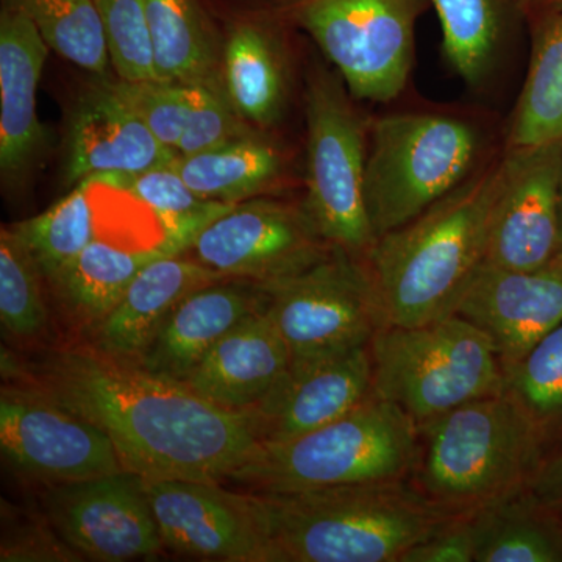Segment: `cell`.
I'll list each match as a JSON object with an SVG mask.
<instances>
[{"label": "cell", "instance_id": "6da1fadb", "mask_svg": "<svg viewBox=\"0 0 562 562\" xmlns=\"http://www.w3.org/2000/svg\"><path fill=\"white\" fill-rule=\"evenodd\" d=\"M40 390L110 436L125 471L144 480H231L262 446L254 409L206 401L187 384L102 351H58Z\"/></svg>", "mask_w": 562, "mask_h": 562}, {"label": "cell", "instance_id": "7a4b0ae2", "mask_svg": "<svg viewBox=\"0 0 562 562\" xmlns=\"http://www.w3.org/2000/svg\"><path fill=\"white\" fill-rule=\"evenodd\" d=\"M506 168L503 150L441 201L376 239L366 262L387 324L419 325L453 313L486 258Z\"/></svg>", "mask_w": 562, "mask_h": 562}, {"label": "cell", "instance_id": "3957f363", "mask_svg": "<svg viewBox=\"0 0 562 562\" xmlns=\"http://www.w3.org/2000/svg\"><path fill=\"white\" fill-rule=\"evenodd\" d=\"M406 482L257 492L273 562H401L460 514Z\"/></svg>", "mask_w": 562, "mask_h": 562}, {"label": "cell", "instance_id": "277c9868", "mask_svg": "<svg viewBox=\"0 0 562 562\" xmlns=\"http://www.w3.org/2000/svg\"><path fill=\"white\" fill-rule=\"evenodd\" d=\"M546 446L524 406L498 392L419 425L413 484L442 508L473 512L528 487Z\"/></svg>", "mask_w": 562, "mask_h": 562}, {"label": "cell", "instance_id": "5b68a950", "mask_svg": "<svg viewBox=\"0 0 562 562\" xmlns=\"http://www.w3.org/2000/svg\"><path fill=\"white\" fill-rule=\"evenodd\" d=\"M419 454V425L372 394L338 419L281 442H265L233 482L255 492H297L402 482Z\"/></svg>", "mask_w": 562, "mask_h": 562}, {"label": "cell", "instance_id": "8992f818", "mask_svg": "<svg viewBox=\"0 0 562 562\" xmlns=\"http://www.w3.org/2000/svg\"><path fill=\"white\" fill-rule=\"evenodd\" d=\"M482 128L435 111L369 121L366 205L376 239L397 231L483 165Z\"/></svg>", "mask_w": 562, "mask_h": 562}, {"label": "cell", "instance_id": "52a82bcc", "mask_svg": "<svg viewBox=\"0 0 562 562\" xmlns=\"http://www.w3.org/2000/svg\"><path fill=\"white\" fill-rule=\"evenodd\" d=\"M369 350L373 394L417 425L505 391V369L490 339L454 313L419 325L386 324Z\"/></svg>", "mask_w": 562, "mask_h": 562}, {"label": "cell", "instance_id": "ba28073f", "mask_svg": "<svg viewBox=\"0 0 562 562\" xmlns=\"http://www.w3.org/2000/svg\"><path fill=\"white\" fill-rule=\"evenodd\" d=\"M330 63L306 69L305 198L303 210L322 238L353 257H369L376 244L366 205L369 121Z\"/></svg>", "mask_w": 562, "mask_h": 562}, {"label": "cell", "instance_id": "9c48e42d", "mask_svg": "<svg viewBox=\"0 0 562 562\" xmlns=\"http://www.w3.org/2000/svg\"><path fill=\"white\" fill-rule=\"evenodd\" d=\"M292 32L305 33L357 101L386 103L405 91L417 21L430 0H260Z\"/></svg>", "mask_w": 562, "mask_h": 562}, {"label": "cell", "instance_id": "30bf717a", "mask_svg": "<svg viewBox=\"0 0 562 562\" xmlns=\"http://www.w3.org/2000/svg\"><path fill=\"white\" fill-rule=\"evenodd\" d=\"M258 286L291 362L369 346L387 324L368 262L336 247L306 271Z\"/></svg>", "mask_w": 562, "mask_h": 562}, {"label": "cell", "instance_id": "8fae6325", "mask_svg": "<svg viewBox=\"0 0 562 562\" xmlns=\"http://www.w3.org/2000/svg\"><path fill=\"white\" fill-rule=\"evenodd\" d=\"M331 249L302 203L261 195L206 225L187 255L225 279L268 284L306 271Z\"/></svg>", "mask_w": 562, "mask_h": 562}, {"label": "cell", "instance_id": "7c38bea8", "mask_svg": "<svg viewBox=\"0 0 562 562\" xmlns=\"http://www.w3.org/2000/svg\"><path fill=\"white\" fill-rule=\"evenodd\" d=\"M0 449L14 468L50 484L124 471L110 436L43 390L3 387Z\"/></svg>", "mask_w": 562, "mask_h": 562}, {"label": "cell", "instance_id": "4fadbf2b", "mask_svg": "<svg viewBox=\"0 0 562 562\" xmlns=\"http://www.w3.org/2000/svg\"><path fill=\"white\" fill-rule=\"evenodd\" d=\"M44 512L61 541L88 560H139L165 547L144 479L125 469L50 484L44 492Z\"/></svg>", "mask_w": 562, "mask_h": 562}, {"label": "cell", "instance_id": "5bb4252c", "mask_svg": "<svg viewBox=\"0 0 562 562\" xmlns=\"http://www.w3.org/2000/svg\"><path fill=\"white\" fill-rule=\"evenodd\" d=\"M162 543L198 560L273 562L260 498L220 482L144 480Z\"/></svg>", "mask_w": 562, "mask_h": 562}, {"label": "cell", "instance_id": "9a60e30c", "mask_svg": "<svg viewBox=\"0 0 562 562\" xmlns=\"http://www.w3.org/2000/svg\"><path fill=\"white\" fill-rule=\"evenodd\" d=\"M222 31V87L247 124L271 132L294 91L291 29L260 0H210Z\"/></svg>", "mask_w": 562, "mask_h": 562}, {"label": "cell", "instance_id": "2e32d148", "mask_svg": "<svg viewBox=\"0 0 562 562\" xmlns=\"http://www.w3.org/2000/svg\"><path fill=\"white\" fill-rule=\"evenodd\" d=\"M505 151L508 168L484 265L535 271L562 251V139Z\"/></svg>", "mask_w": 562, "mask_h": 562}, {"label": "cell", "instance_id": "e0dca14e", "mask_svg": "<svg viewBox=\"0 0 562 562\" xmlns=\"http://www.w3.org/2000/svg\"><path fill=\"white\" fill-rule=\"evenodd\" d=\"M453 313L484 333L508 368L562 322V255L535 271L483 262Z\"/></svg>", "mask_w": 562, "mask_h": 562}, {"label": "cell", "instance_id": "ac0fdd59", "mask_svg": "<svg viewBox=\"0 0 562 562\" xmlns=\"http://www.w3.org/2000/svg\"><path fill=\"white\" fill-rule=\"evenodd\" d=\"M49 46L21 11L0 9V180L21 195L43 168L50 136L36 113V90Z\"/></svg>", "mask_w": 562, "mask_h": 562}, {"label": "cell", "instance_id": "d6986e66", "mask_svg": "<svg viewBox=\"0 0 562 562\" xmlns=\"http://www.w3.org/2000/svg\"><path fill=\"white\" fill-rule=\"evenodd\" d=\"M113 77H95L70 103L65 127L68 184L109 173H136L168 165L179 154L165 146L114 91Z\"/></svg>", "mask_w": 562, "mask_h": 562}, {"label": "cell", "instance_id": "ffe728a7", "mask_svg": "<svg viewBox=\"0 0 562 562\" xmlns=\"http://www.w3.org/2000/svg\"><path fill=\"white\" fill-rule=\"evenodd\" d=\"M373 391L369 346L331 357L291 362L290 371L254 408L262 443L316 430L364 402Z\"/></svg>", "mask_w": 562, "mask_h": 562}, {"label": "cell", "instance_id": "44dd1931", "mask_svg": "<svg viewBox=\"0 0 562 562\" xmlns=\"http://www.w3.org/2000/svg\"><path fill=\"white\" fill-rule=\"evenodd\" d=\"M265 303V292L254 281L222 279L199 288L173 306L135 364L181 383L227 333Z\"/></svg>", "mask_w": 562, "mask_h": 562}, {"label": "cell", "instance_id": "7402d4cb", "mask_svg": "<svg viewBox=\"0 0 562 562\" xmlns=\"http://www.w3.org/2000/svg\"><path fill=\"white\" fill-rule=\"evenodd\" d=\"M291 368V351L262 308L236 325L183 380L224 408H257Z\"/></svg>", "mask_w": 562, "mask_h": 562}, {"label": "cell", "instance_id": "603a6c76", "mask_svg": "<svg viewBox=\"0 0 562 562\" xmlns=\"http://www.w3.org/2000/svg\"><path fill=\"white\" fill-rule=\"evenodd\" d=\"M225 277L190 255H168L149 262L116 305L95 324V349L122 361H138L173 306L192 291Z\"/></svg>", "mask_w": 562, "mask_h": 562}, {"label": "cell", "instance_id": "cb8c5ba5", "mask_svg": "<svg viewBox=\"0 0 562 562\" xmlns=\"http://www.w3.org/2000/svg\"><path fill=\"white\" fill-rule=\"evenodd\" d=\"M157 80L222 87V31L210 0H143Z\"/></svg>", "mask_w": 562, "mask_h": 562}, {"label": "cell", "instance_id": "d4e9b609", "mask_svg": "<svg viewBox=\"0 0 562 562\" xmlns=\"http://www.w3.org/2000/svg\"><path fill=\"white\" fill-rule=\"evenodd\" d=\"M173 166L192 191L228 205L272 195L291 179L290 155L271 132L255 131L214 149L179 155Z\"/></svg>", "mask_w": 562, "mask_h": 562}, {"label": "cell", "instance_id": "484cf974", "mask_svg": "<svg viewBox=\"0 0 562 562\" xmlns=\"http://www.w3.org/2000/svg\"><path fill=\"white\" fill-rule=\"evenodd\" d=\"M469 513L475 562H562V516L527 487Z\"/></svg>", "mask_w": 562, "mask_h": 562}, {"label": "cell", "instance_id": "4316f807", "mask_svg": "<svg viewBox=\"0 0 562 562\" xmlns=\"http://www.w3.org/2000/svg\"><path fill=\"white\" fill-rule=\"evenodd\" d=\"M168 255L181 254L165 238L138 249L98 238L47 281L70 313L98 324L149 262Z\"/></svg>", "mask_w": 562, "mask_h": 562}, {"label": "cell", "instance_id": "83f0119b", "mask_svg": "<svg viewBox=\"0 0 562 562\" xmlns=\"http://www.w3.org/2000/svg\"><path fill=\"white\" fill-rule=\"evenodd\" d=\"M541 16L506 149H527L562 139V7Z\"/></svg>", "mask_w": 562, "mask_h": 562}, {"label": "cell", "instance_id": "f1b7e54d", "mask_svg": "<svg viewBox=\"0 0 562 562\" xmlns=\"http://www.w3.org/2000/svg\"><path fill=\"white\" fill-rule=\"evenodd\" d=\"M173 162L143 172L109 173L94 177V180L110 190L125 192L147 206L160 222L166 241L177 254H187L199 233L232 205L209 201L192 191Z\"/></svg>", "mask_w": 562, "mask_h": 562}, {"label": "cell", "instance_id": "f546056e", "mask_svg": "<svg viewBox=\"0 0 562 562\" xmlns=\"http://www.w3.org/2000/svg\"><path fill=\"white\" fill-rule=\"evenodd\" d=\"M2 5L24 13L66 61L90 76L111 77L109 38L94 0H2Z\"/></svg>", "mask_w": 562, "mask_h": 562}, {"label": "cell", "instance_id": "4dcf8cb0", "mask_svg": "<svg viewBox=\"0 0 562 562\" xmlns=\"http://www.w3.org/2000/svg\"><path fill=\"white\" fill-rule=\"evenodd\" d=\"M442 31V50L469 87L494 69L505 32L503 0H430Z\"/></svg>", "mask_w": 562, "mask_h": 562}, {"label": "cell", "instance_id": "1f68e13d", "mask_svg": "<svg viewBox=\"0 0 562 562\" xmlns=\"http://www.w3.org/2000/svg\"><path fill=\"white\" fill-rule=\"evenodd\" d=\"M92 179L80 181L49 210L11 225L38 262L44 279L61 272L69 262L98 239L92 209Z\"/></svg>", "mask_w": 562, "mask_h": 562}, {"label": "cell", "instance_id": "d6a6232c", "mask_svg": "<svg viewBox=\"0 0 562 562\" xmlns=\"http://www.w3.org/2000/svg\"><path fill=\"white\" fill-rule=\"evenodd\" d=\"M509 392L538 425L547 443L562 436V322L527 355L505 368Z\"/></svg>", "mask_w": 562, "mask_h": 562}, {"label": "cell", "instance_id": "836d02e7", "mask_svg": "<svg viewBox=\"0 0 562 562\" xmlns=\"http://www.w3.org/2000/svg\"><path fill=\"white\" fill-rule=\"evenodd\" d=\"M43 272L16 232H0V322L16 338L40 335L47 324Z\"/></svg>", "mask_w": 562, "mask_h": 562}, {"label": "cell", "instance_id": "e575fe53", "mask_svg": "<svg viewBox=\"0 0 562 562\" xmlns=\"http://www.w3.org/2000/svg\"><path fill=\"white\" fill-rule=\"evenodd\" d=\"M111 83L155 138L177 150L194 106L198 87L157 79L124 80L120 77H113Z\"/></svg>", "mask_w": 562, "mask_h": 562}, {"label": "cell", "instance_id": "d590c367", "mask_svg": "<svg viewBox=\"0 0 562 562\" xmlns=\"http://www.w3.org/2000/svg\"><path fill=\"white\" fill-rule=\"evenodd\" d=\"M109 38L114 74L124 80H155L143 0H94Z\"/></svg>", "mask_w": 562, "mask_h": 562}, {"label": "cell", "instance_id": "8d00e7d4", "mask_svg": "<svg viewBox=\"0 0 562 562\" xmlns=\"http://www.w3.org/2000/svg\"><path fill=\"white\" fill-rule=\"evenodd\" d=\"M257 131L239 116L224 91L198 87L190 120L181 136L177 154L194 155L214 149Z\"/></svg>", "mask_w": 562, "mask_h": 562}, {"label": "cell", "instance_id": "74e56055", "mask_svg": "<svg viewBox=\"0 0 562 562\" xmlns=\"http://www.w3.org/2000/svg\"><path fill=\"white\" fill-rule=\"evenodd\" d=\"M471 513H460L430 536L414 543L401 562H475Z\"/></svg>", "mask_w": 562, "mask_h": 562}, {"label": "cell", "instance_id": "f35d334b", "mask_svg": "<svg viewBox=\"0 0 562 562\" xmlns=\"http://www.w3.org/2000/svg\"><path fill=\"white\" fill-rule=\"evenodd\" d=\"M527 490L542 506L562 514V447L543 457Z\"/></svg>", "mask_w": 562, "mask_h": 562}, {"label": "cell", "instance_id": "ab89813d", "mask_svg": "<svg viewBox=\"0 0 562 562\" xmlns=\"http://www.w3.org/2000/svg\"><path fill=\"white\" fill-rule=\"evenodd\" d=\"M525 10L532 13H546V11L561 9L562 0H519Z\"/></svg>", "mask_w": 562, "mask_h": 562}, {"label": "cell", "instance_id": "60d3db41", "mask_svg": "<svg viewBox=\"0 0 562 562\" xmlns=\"http://www.w3.org/2000/svg\"><path fill=\"white\" fill-rule=\"evenodd\" d=\"M561 255H562V251H561Z\"/></svg>", "mask_w": 562, "mask_h": 562}, {"label": "cell", "instance_id": "b9f144b4", "mask_svg": "<svg viewBox=\"0 0 562 562\" xmlns=\"http://www.w3.org/2000/svg\"><path fill=\"white\" fill-rule=\"evenodd\" d=\"M561 516H562V514H561Z\"/></svg>", "mask_w": 562, "mask_h": 562}]
</instances>
